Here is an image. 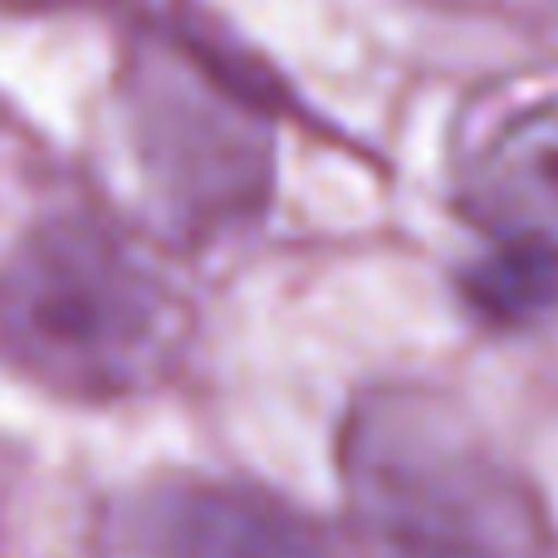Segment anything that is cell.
Instances as JSON below:
<instances>
[{"label": "cell", "instance_id": "1", "mask_svg": "<svg viewBox=\"0 0 558 558\" xmlns=\"http://www.w3.org/2000/svg\"><path fill=\"white\" fill-rule=\"evenodd\" d=\"M182 294L123 231L54 216L0 265V357L69 402H123L177 373Z\"/></svg>", "mask_w": 558, "mask_h": 558}, {"label": "cell", "instance_id": "2", "mask_svg": "<svg viewBox=\"0 0 558 558\" xmlns=\"http://www.w3.org/2000/svg\"><path fill=\"white\" fill-rule=\"evenodd\" d=\"M338 481L377 558H544L549 524L485 432L422 383L367 387L338 432Z\"/></svg>", "mask_w": 558, "mask_h": 558}, {"label": "cell", "instance_id": "3", "mask_svg": "<svg viewBox=\"0 0 558 558\" xmlns=\"http://www.w3.org/2000/svg\"><path fill=\"white\" fill-rule=\"evenodd\" d=\"M133 143L147 186L186 231H221L270 192V133L226 74L147 45L133 64Z\"/></svg>", "mask_w": 558, "mask_h": 558}, {"label": "cell", "instance_id": "4", "mask_svg": "<svg viewBox=\"0 0 558 558\" xmlns=\"http://www.w3.org/2000/svg\"><path fill=\"white\" fill-rule=\"evenodd\" d=\"M137 558H328L289 505L255 485L182 481L147 500Z\"/></svg>", "mask_w": 558, "mask_h": 558}, {"label": "cell", "instance_id": "5", "mask_svg": "<svg viewBox=\"0 0 558 558\" xmlns=\"http://www.w3.org/2000/svg\"><path fill=\"white\" fill-rule=\"evenodd\" d=\"M465 206L490 241H530L558 255V104L505 118L475 153Z\"/></svg>", "mask_w": 558, "mask_h": 558}, {"label": "cell", "instance_id": "6", "mask_svg": "<svg viewBox=\"0 0 558 558\" xmlns=\"http://www.w3.org/2000/svg\"><path fill=\"white\" fill-rule=\"evenodd\" d=\"M461 299L490 328H524L558 304V255L530 241H490L461 275Z\"/></svg>", "mask_w": 558, "mask_h": 558}]
</instances>
